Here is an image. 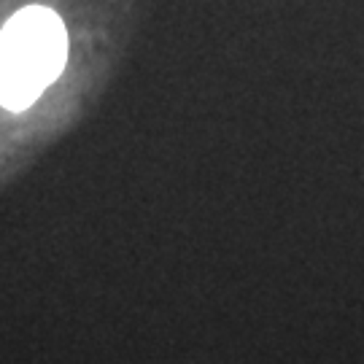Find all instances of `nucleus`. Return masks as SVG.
I'll return each instance as SVG.
<instances>
[{
	"label": "nucleus",
	"mask_w": 364,
	"mask_h": 364,
	"mask_svg": "<svg viewBox=\"0 0 364 364\" xmlns=\"http://www.w3.org/2000/svg\"><path fill=\"white\" fill-rule=\"evenodd\" d=\"M68 36L49 9H22L0 30V103L22 111L38 100L65 65Z\"/></svg>",
	"instance_id": "nucleus-1"
}]
</instances>
